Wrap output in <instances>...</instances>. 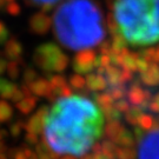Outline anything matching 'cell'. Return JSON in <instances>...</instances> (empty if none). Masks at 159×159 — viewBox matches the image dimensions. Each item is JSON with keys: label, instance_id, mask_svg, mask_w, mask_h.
<instances>
[{"label": "cell", "instance_id": "6da1fadb", "mask_svg": "<svg viewBox=\"0 0 159 159\" xmlns=\"http://www.w3.org/2000/svg\"><path fill=\"white\" fill-rule=\"evenodd\" d=\"M105 131V114L87 97L59 98L47 110L43 125L45 145L57 156L84 157L96 146Z\"/></svg>", "mask_w": 159, "mask_h": 159}, {"label": "cell", "instance_id": "7a4b0ae2", "mask_svg": "<svg viewBox=\"0 0 159 159\" xmlns=\"http://www.w3.org/2000/svg\"><path fill=\"white\" fill-rule=\"evenodd\" d=\"M58 40L71 50H87L104 38L102 14L90 0H66L53 19Z\"/></svg>", "mask_w": 159, "mask_h": 159}, {"label": "cell", "instance_id": "3957f363", "mask_svg": "<svg viewBox=\"0 0 159 159\" xmlns=\"http://www.w3.org/2000/svg\"><path fill=\"white\" fill-rule=\"evenodd\" d=\"M113 19L127 45L146 47L159 43V0H114Z\"/></svg>", "mask_w": 159, "mask_h": 159}, {"label": "cell", "instance_id": "277c9868", "mask_svg": "<svg viewBox=\"0 0 159 159\" xmlns=\"http://www.w3.org/2000/svg\"><path fill=\"white\" fill-rule=\"evenodd\" d=\"M34 60L38 66L46 71H61L66 66V57L52 44L39 46L35 50Z\"/></svg>", "mask_w": 159, "mask_h": 159}, {"label": "cell", "instance_id": "5b68a950", "mask_svg": "<svg viewBox=\"0 0 159 159\" xmlns=\"http://www.w3.org/2000/svg\"><path fill=\"white\" fill-rule=\"evenodd\" d=\"M137 156L138 159H159V127L139 139Z\"/></svg>", "mask_w": 159, "mask_h": 159}, {"label": "cell", "instance_id": "8992f818", "mask_svg": "<svg viewBox=\"0 0 159 159\" xmlns=\"http://www.w3.org/2000/svg\"><path fill=\"white\" fill-rule=\"evenodd\" d=\"M30 27L34 33L41 34L45 33L50 27V19L44 14H34L30 20Z\"/></svg>", "mask_w": 159, "mask_h": 159}, {"label": "cell", "instance_id": "52a82bcc", "mask_svg": "<svg viewBox=\"0 0 159 159\" xmlns=\"http://www.w3.org/2000/svg\"><path fill=\"white\" fill-rule=\"evenodd\" d=\"M46 112H47V108H40L39 111L30 119L29 124H27V130L30 132L38 133L40 131H43V125H44V119H45Z\"/></svg>", "mask_w": 159, "mask_h": 159}, {"label": "cell", "instance_id": "ba28073f", "mask_svg": "<svg viewBox=\"0 0 159 159\" xmlns=\"http://www.w3.org/2000/svg\"><path fill=\"white\" fill-rule=\"evenodd\" d=\"M21 53H23V46L19 41H17L16 39H11L6 43L5 56L8 59H11V61L12 60H18L21 57Z\"/></svg>", "mask_w": 159, "mask_h": 159}, {"label": "cell", "instance_id": "9c48e42d", "mask_svg": "<svg viewBox=\"0 0 159 159\" xmlns=\"http://www.w3.org/2000/svg\"><path fill=\"white\" fill-rule=\"evenodd\" d=\"M35 106V99H34L33 97H27V98H24L23 100H20V102H17V107L18 110L21 112V113H25L27 114L30 113L33 107Z\"/></svg>", "mask_w": 159, "mask_h": 159}, {"label": "cell", "instance_id": "30bf717a", "mask_svg": "<svg viewBox=\"0 0 159 159\" xmlns=\"http://www.w3.org/2000/svg\"><path fill=\"white\" fill-rule=\"evenodd\" d=\"M13 110L11 105L5 100H0V121H7L11 119Z\"/></svg>", "mask_w": 159, "mask_h": 159}, {"label": "cell", "instance_id": "8fae6325", "mask_svg": "<svg viewBox=\"0 0 159 159\" xmlns=\"http://www.w3.org/2000/svg\"><path fill=\"white\" fill-rule=\"evenodd\" d=\"M31 90L38 96H46L48 93V85L45 80H37L31 85Z\"/></svg>", "mask_w": 159, "mask_h": 159}, {"label": "cell", "instance_id": "7c38bea8", "mask_svg": "<svg viewBox=\"0 0 159 159\" xmlns=\"http://www.w3.org/2000/svg\"><path fill=\"white\" fill-rule=\"evenodd\" d=\"M134 158V152L131 151L129 148H117L116 151V159H133Z\"/></svg>", "mask_w": 159, "mask_h": 159}, {"label": "cell", "instance_id": "4fadbf2b", "mask_svg": "<svg viewBox=\"0 0 159 159\" xmlns=\"http://www.w3.org/2000/svg\"><path fill=\"white\" fill-rule=\"evenodd\" d=\"M7 73L11 77L12 79H16L19 77V65L18 60H12L7 65Z\"/></svg>", "mask_w": 159, "mask_h": 159}, {"label": "cell", "instance_id": "5bb4252c", "mask_svg": "<svg viewBox=\"0 0 159 159\" xmlns=\"http://www.w3.org/2000/svg\"><path fill=\"white\" fill-rule=\"evenodd\" d=\"M30 2H32L34 5H39L43 6L44 8H51L52 5H54L56 2H58L59 0H29Z\"/></svg>", "mask_w": 159, "mask_h": 159}, {"label": "cell", "instance_id": "9a60e30c", "mask_svg": "<svg viewBox=\"0 0 159 159\" xmlns=\"http://www.w3.org/2000/svg\"><path fill=\"white\" fill-rule=\"evenodd\" d=\"M6 12L10 13L11 16H18L20 13V6L18 5L17 2L11 1V2H8L6 5Z\"/></svg>", "mask_w": 159, "mask_h": 159}, {"label": "cell", "instance_id": "2e32d148", "mask_svg": "<svg viewBox=\"0 0 159 159\" xmlns=\"http://www.w3.org/2000/svg\"><path fill=\"white\" fill-rule=\"evenodd\" d=\"M37 78V74L34 72L33 70H29L26 71V73L24 75V80H25V84H31L33 83V80Z\"/></svg>", "mask_w": 159, "mask_h": 159}, {"label": "cell", "instance_id": "e0dca14e", "mask_svg": "<svg viewBox=\"0 0 159 159\" xmlns=\"http://www.w3.org/2000/svg\"><path fill=\"white\" fill-rule=\"evenodd\" d=\"M8 37H10V33H8V30L6 29L5 26L1 29L0 31V45L2 44H6L8 41Z\"/></svg>", "mask_w": 159, "mask_h": 159}, {"label": "cell", "instance_id": "ac0fdd59", "mask_svg": "<svg viewBox=\"0 0 159 159\" xmlns=\"http://www.w3.org/2000/svg\"><path fill=\"white\" fill-rule=\"evenodd\" d=\"M10 81H7L4 78H0V96H2V93L6 91V89L10 86Z\"/></svg>", "mask_w": 159, "mask_h": 159}, {"label": "cell", "instance_id": "d6986e66", "mask_svg": "<svg viewBox=\"0 0 159 159\" xmlns=\"http://www.w3.org/2000/svg\"><path fill=\"white\" fill-rule=\"evenodd\" d=\"M7 65H8V63L6 61L5 59L0 58V75L7 71Z\"/></svg>", "mask_w": 159, "mask_h": 159}, {"label": "cell", "instance_id": "ffe728a7", "mask_svg": "<svg viewBox=\"0 0 159 159\" xmlns=\"http://www.w3.org/2000/svg\"><path fill=\"white\" fill-rule=\"evenodd\" d=\"M5 2H6V0H0V10H2V8H4Z\"/></svg>", "mask_w": 159, "mask_h": 159}, {"label": "cell", "instance_id": "44dd1931", "mask_svg": "<svg viewBox=\"0 0 159 159\" xmlns=\"http://www.w3.org/2000/svg\"><path fill=\"white\" fill-rule=\"evenodd\" d=\"M61 159H77L75 157H71V156H66V157H63Z\"/></svg>", "mask_w": 159, "mask_h": 159}, {"label": "cell", "instance_id": "7402d4cb", "mask_svg": "<svg viewBox=\"0 0 159 159\" xmlns=\"http://www.w3.org/2000/svg\"><path fill=\"white\" fill-rule=\"evenodd\" d=\"M4 27V25H2V23H0V31H1V29Z\"/></svg>", "mask_w": 159, "mask_h": 159}, {"label": "cell", "instance_id": "603a6c76", "mask_svg": "<svg viewBox=\"0 0 159 159\" xmlns=\"http://www.w3.org/2000/svg\"><path fill=\"white\" fill-rule=\"evenodd\" d=\"M7 1H13V0H7Z\"/></svg>", "mask_w": 159, "mask_h": 159}]
</instances>
